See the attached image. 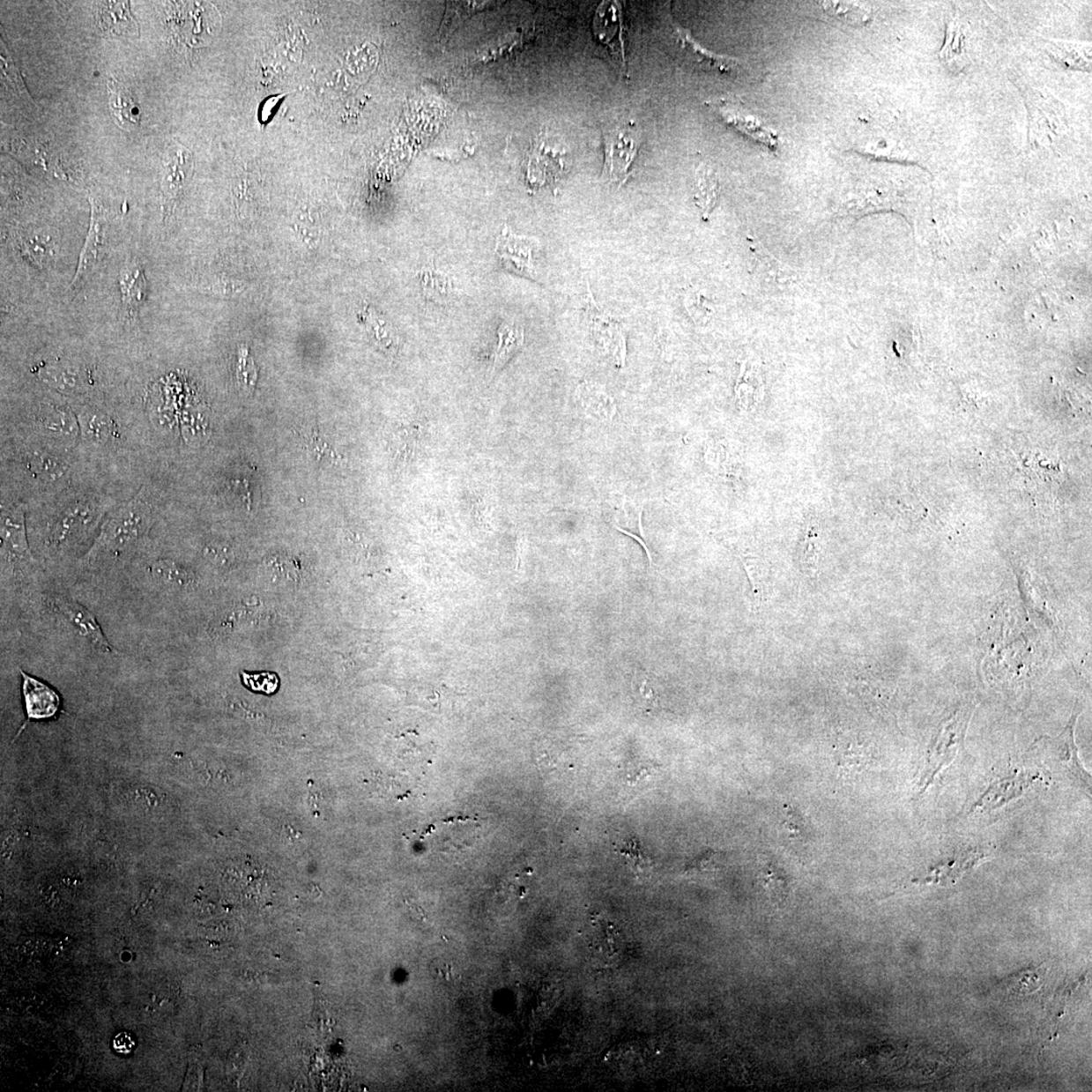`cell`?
<instances>
[{"mask_svg":"<svg viewBox=\"0 0 1092 1092\" xmlns=\"http://www.w3.org/2000/svg\"><path fill=\"white\" fill-rule=\"evenodd\" d=\"M108 501L93 493H75L48 509L44 544L50 551H74L92 538L107 512Z\"/></svg>","mask_w":1092,"mask_h":1092,"instance_id":"obj_1","label":"cell"},{"mask_svg":"<svg viewBox=\"0 0 1092 1092\" xmlns=\"http://www.w3.org/2000/svg\"><path fill=\"white\" fill-rule=\"evenodd\" d=\"M152 507L143 490L109 515L86 558L91 561L118 559L146 538L152 524Z\"/></svg>","mask_w":1092,"mask_h":1092,"instance_id":"obj_2","label":"cell"},{"mask_svg":"<svg viewBox=\"0 0 1092 1092\" xmlns=\"http://www.w3.org/2000/svg\"><path fill=\"white\" fill-rule=\"evenodd\" d=\"M974 709L973 704L961 706L939 726L926 754L925 765L917 784V798L928 790L937 776L949 766L962 750Z\"/></svg>","mask_w":1092,"mask_h":1092,"instance_id":"obj_3","label":"cell"},{"mask_svg":"<svg viewBox=\"0 0 1092 1092\" xmlns=\"http://www.w3.org/2000/svg\"><path fill=\"white\" fill-rule=\"evenodd\" d=\"M603 136L605 151L603 180L620 188L628 181L631 165L640 149V134L633 123H627L605 130Z\"/></svg>","mask_w":1092,"mask_h":1092,"instance_id":"obj_4","label":"cell"},{"mask_svg":"<svg viewBox=\"0 0 1092 1092\" xmlns=\"http://www.w3.org/2000/svg\"><path fill=\"white\" fill-rule=\"evenodd\" d=\"M92 203V219L84 247L80 252L78 265L75 271L70 287L68 297H75L85 286L93 274L99 270L105 257L108 243V223L104 209L93 198Z\"/></svg>","mask_w":1092,"mask_h":1092,"instance_id":"obj_5","label":"cell"},{"mask_svg":"<svg viewBox=\"0 0 1092 1092\" xmlns=\"http://www.w3.org/2000/svg\"><path fill=\"white\" fill-rule=\"evenodd\" d=\"M587 316L591 331L599 349L613 360L617 368L625 366L627 360V330L622 323L603 311L597 305L592 293L589 291Z\"/></svg>","mask_w":1092,"mask_h":1092,"instance_id":"obj_6","label":"cell"},{"mask_svg":"<svg viewBox=\"0 0 1092 1092\" xmlns=\"http://www.w3.org/2000/svg\"><path fill=\"white\" fill-rule=\"evenodd\" d=\"M3 564L23 569L33 561L27 542L25 510L22 504H3L2 507Z\"/></svg>","mask_w":1092,"mask_h":1092,"instance_id":"obj_7","label":"cell"},{"mask_svg":"<svg viewBox=\"0 0 1092 1092\" xmlns=\"http://www.w3.org/2000/svg\"><path fill=\"white\" fill-rule=\"evenodd\" d=\"M568 157L566 149L553 144L545 136L532 144L528 153L527 181L533 188L544 187L559 180L567 173Z\"/></svg>","mask_w":1092,"mask_h":1092,"instance_id":"obj_8","label":"cell"},{"mask_svg":"<svg viewBox=\"0 0 1092 1092\" xmlns=\"http://www.w3.org/2000/svg\"><path fill=\"white\" fill-rule=\"evenodd\" d=\"M121 315L123 324L135 330L148 297V281L141 261L130 256L120 271Z\"/></svg>","mask_w":1092,"mask_h":1092,"instance_id":"obj_9","label":"cell"},{"mask_svg":"<svg viewBox=\"0 0 1092 1092\" xmlns=\"http://www.w3.org/2000/svg\"><path fill=\"white\" fill-rule=\"evenodd\" d=\"M20 460L26 478L41 487H60L70 478V465L56 452L31 450Z\"/></svg>","mask_w":1092,"mask_h":1092,"instance_id":"obj_10","label":"cell"},{"mask_svg":"<svg viewBox=\"0 0 1092 1092\" xmlns=\"http://www.w3.org/2000/svg\"><path fill=\"white\" fill-rule=\"evenodd\" d=\"M1038 777L1031 773L1014 772L1001 776L987 787L971 808V813L991 812L1020 798Z\"/></svg>","mask_w":1092,"mask_h":1092,"instance_id":"obj_11","label":"cell"},{"mask_svg":"<svg viewBox=\"0 0 1092 1092\" xmlns=\"http://www.w3.org/2000/svg\"><path fill=\"white\" fill-rule=\"evenodd\" d=\"M52 601L54 608L73 625V628L78 630L81 636L85 637L89 643L100 651L106 652V654H115V650L108 642L91 611L78 602L65 598V597H54Z\"/></svg>","mask_w":1092,"mask_h":1092,"instance_id":"obj_12","label":"cell"},{"mask_svg":"<svg viewBox=\"0 0 1092 1092\" xmlns=\"http://www.w3.org/2000/svg\"><path fill=\"white\" fill-rule=\"evenodd\" d=\"M19 672L23 677V693L27 720L20 728L19 734L25 730L26 725L32 719L53 717L58 712L61 703L58 693L51 687L41 682L39 679L26 674L23 670Z\"/></svg>","mask_w":1092,"mask_h":1092,"instance_id":"obj_13","label":"cell"},{"mask_svg":"<svg viewBox=\"0 0 1092 1092\" xmlns=\"http://www.w3.org/2000/svg\"><path fill=\"white\" fill-rule=\"evenodd\" d=\"M539 250L537 240L516 236L510 232H504L498 241L500 256L512 270L525 277H535Z\"/></svg>","mask_w":1092,"mask_h":1092,"instance_id":"obj_14","label":"cell"},{"mask_svg":"<svg viewBox=\"0 0 1092 1092\" xmlns=\"http://www.w3.org/2000/svg\"><path fill=\"white\" fill-rule=\"evenodd\" d=\"M35 426L41 435L61 444L71 443L80 435L77 415L55 406L41 408L35 417Z\"/></svg>","mask_w":1092,"mask_h":1092,"instance_id":"obj_15","label":"cell"},{"mask_svg":"<svg viewBox=\"0 0 1092 1092\" xmlns=\"http://www.w3.org/2000/svg\"><path fill=\"white\" fill-rule=\"evenodd\" d=\"M1078 714L1070 718L1066 730L1057 738L1054 752L1056 759L1063 767L1064 772L1074 778L1090 793V776L1081 765L1075 744V724Z\"/></svg>","mask_w":1092,"mask_h":1092,"instance_id":"obj_16","label":"cell"},{"mask_svg":"<svg viewBox=\"0 0 1092 1092\" xmlns=\"http://www.w3.org/2000/svg\"><path fill=\"white\" fill-rule=\"evenodd\" d=\"M98 24L102 32L122 37L139 36V27L130 13L128 2H106L99 4Z\"/></svg>","mask_w":1092,"mask_h":1092,"instance_id":"obj_17","label":"cell"},{"mask_svg":"<svg viewBox=\"0 0 1092 1092\" xmlns=\"http://www.w3.org/2000/svg\"><path fill=\"white\" fill-rule=\"evenodd\" d=\"M108 88L109 108L120 127L130 129L140 126V108L129 89L114 78L108 79Z\"/></svg>","mask_w":1092,"mask_h":1092,"instance_id":"obj_18","label":"cell"},{"mask_svg":"<svg viewBox=\"0 0 1092 1092\" xmlns=\"http://www.w3.org/2000/svg\"><path fill=\"white\" fill-rule=\"evenodd\" d=\"M79 431L85 442L105 445L112 441L115 428L112 419L94 408H81L77 413Z\"/></svg>","mask_w":1092,"mask_h":1092,"instance_id":"obj_19","label":"cell"},{"mask_svg":"<svg viewBox=\"0 0 1092 1092\" xmlns=\"http://www.w3.org/2000/svg\"><path fill=\"white\" fill-rule=\"evenodd\" d=\"M821 528L819 524L810 521L802 534L799 547V562L802 572L808 578H815L819 572V565L822 549Z\"/></svg>","mask_w":1092,"mask_h":1092,"instance_id":"obj_20","label":"cell"},{"mask_svg":"<svg viewBox=\"0 0 1092 1092\" xmlns=\"http://www.w3.org/2000/svg\"><path fill=\"white\" fill-rule=\"evenodd\" d=\"M498 336L499 342L496 354H494L492 376L506 366V363L519 352L524 343V328L513 323H502L500 325Z\"/></svg>","mask_w":1092,"mask_h":1092,"instance_id":"obj_21","label":"cell"},{"mask_svg":"<svg viewBox=\"0 0 1092 1092\" xmlns=\"http://www.w3.org/2000/svg\"><path fill=\"white\" fill-rule=\"evenodd\" d=\"M40 379L53 389L64 393H78L84 390L85 380L77 369L61 364H50L40 369Z\"/></svg>","mask_w":1092,"mask_h":1092,"instance_id":"obj_22","label":"cell"},{"mask_svg":"<svg viewBox=\"0 0 1092 1092\" xmlns=\"http://www.w3.org/2000/svg\"><path fill=\"white\" fill-rule=\"evenodd\" d=\"M695 187L696 204L704 217L709 216L719 194V184L716 174L705 167H700L695 177Z\"/></svg>","mask_w":1092,"mask_h":1092,"instance_id":"obj_23","label":"cell"},{"mask_svg":"<svg viewBox=\"0 0 1092 1092\" xmlns=\"http://www.w3.org/2000/svg\"><path fill=\"white\" fill-rule=\"evenodd\" d=\"M721 115L724 116L727 123H732L738 128L741 132L751 136L752 138L764 143L769 147L777 146V138L773 135L770 130L766 129L753 116H746L736 111L721 107Z\"/></svg>","mask_w":1092,"mask_h":1092,"instance_id":"obj_24","label":"cell"},{"mask_svg":"<svg viewBox=\"0 0 1092 1092\" xmlns=\"http://www.w3.org/2000/svg\"><path fill=\"white\" fill-rule=\"evenodd\" d=\"M184 158V152H180L177 160H174V162L169 165V168L163 176L162 192L165 215L168 214L170 210L173 209L171 207L175 204L176 197L180 195L183 187L185 174H187L184 167L188 165Z\"/></svg>","mask_w":1092,"mask_h":1092,"instance_id":"obj_25","label":"cell"},{"mask_svg":"<svg viewBox=\"0 0 1092 1092\" xmlns=\"http://www.w3.org/2000/svg\"><path fill=\"white\" fill-rule=\"evenodd\" d=\"M151 573L158 583L171 588H187L194 583V576L182 566L170 560H161L151 567Z\"/></svg>","mask_w":1092,"mask_h":1092,"instance_id":"obj_26","label":"cell"},{"mask_svg":"<svg viewBox=\"0 0 1092 1092\" xmlns=\"http://www.w3.org/2000/svg\"><path fill=\"white\" fill-rule=\"evenodd\" d=\"M580 399L583 407L593 415L611 418L614 415L615 405L605 390L595 384H583L580 389Z\"/></svg>","mask_w":1092,"mask_h":1092,"instance_id":"obj_27","label":"cell"},{"mask_svg":"<svg viewBox=\"0 0 1092 1092\" xmlns=\"http://www.w3.org/2000/svg\"><path fill=\"white\" fill-rule=\"evenodd\" d=\"M964 43L965 36L962 26L957 19H953L947 26L946 46L940 53V56L951 68H961L965 65Z\"/></svg>","mask_w":1092,"mask_h":1092,"instance_id":"obj_28","label":"cell"},{"mask_svg":"<svg viewBox=\"0 0 1092 1092\" xmlns=\"http://www.w3.org/2000/svg\"><path fill=\"white\" fill-rule=\"evenodd\" d=\"M1048 47L1049 52L1064 64L1078 68H1088L1090 66V46L1073 45L1053 41Z\"/></svg>","mask_w":1092,"mask_h":1092,"instance_id":"obj_29","label":"cell"},{"mask_svg":"<svg viewBox=\"0 0 1092 1092\" xmlns=\"http://www.w3.org/2000/svg\"><path fill=\"white\" fill-rule=\"evenodd\" d=\"M615 849L630 863L631 868L643 872L650 868V860L643 850L640 842L634 836H623L614 842Z\"/></svg>","mask_w":1092,"mask_h":1092,"instance_id":"obj_30","label":"cell"},{"mask_svg":"<svg viewBox=\"0 0 1092 1092\" xmlns=\"http://www.w3.org/2000/svg\"><path fill=\"white\" fill-rule=\"evenodd\" d=\"M421 283L426 298L437 301V303H445L449 300L451 285L441 272L423 271Z\"/></svg>","mask_w":1092,"mask_h":1092,"instance_id":"obj_31","label":"cell"},{"mask_svg":"<svg viewBox=\"0 0 1092 1092\" xmlns=\"http://www.w3.org/2000/svg\"><path fill=\"white\" fill-rule=\"evenodd\" d=\"M761 882L771 895L773 901L783 903L787 897L788 880L783 872L772 863L765 865L761 869Z\"/></svg>","mask_w":1092,"mask_h":1092,"instance_id":"obj_32","label":"cell"},{"mask_svg":"<svg viewBox=\"0 0 1092 1092\" xmlns=\"http://www.w3.org/2000/svg\"><path fill=\"white\" fill-rule=\"evenodd\" d=\"M303 437L306 449L315 458L316 462L321 463V460L327 458L331 460L332 463H336L341 459V456L334 449L333 444L326 441L325 436H323L319 430L313 429Z\"/></svg>","mask_w":1092,"mask_h":1092,"instance_id":"obj_33","label":"cell"},{"mask_svg":"<svg viewBox=\"0 0 1092 1092\" xmlns=\"http://www.w3.org/2000/svg\"><path fill=\"white\" fill-rule=\"evenodd\" d=\"M677 33L678 38L681 40L684 49L692 52L693 56L697 57L700 62H707V63L714 68H717V70L721 72L730 71L732 68L736 65V63L730 59L717 56V55H712L709 52L703 50L702 48L698 47L697 44H695V42H694V41L690 38L689 33L680 29H677Z\"/></svg>","mask_w":1092,"mask_h":1092,"instance_id":"obj_34","label":"cell"},{"mask_svg":"<svg viewBox=\"0 0 1092 1092\" xmlns=\"http://www.w3.org/2000/svg\"><path fill=\"white\" fill-rule=\"evenodd\" d=\"M783 828L790 841L806 843L808 840V829L805 819L799 810L791 806H785L783 810Z\"/></svg>","mask_w":1092,"mask_h":1092,"instance_id":"obj_35","label":"cell"},{"mask_svg":"<svg viewBox=\"0 0 1092 1092\" xmlns=\"http://www.w3.org/2000/svg\"><path fill=\"white\" fill-rule=\"evenodd\" d=\"M655 679L647 672H637L633 681V689L637 702L645 709H654L657 705Z\"/></svg>","mask_w":1092,"mask_h":1092,"instance_id":"obj_36","label":"cell"},{"mask_svg":"<svg viewBox=\"0 0 1092 1092\" xmlns=\"http://www.w3.org/2000/svg\"><path fill=\"white\" fill-rule=\"evenodd\" d=\"M616 933L617 932L614 929V926H608L605 924L601 923V919L598 918V925H597V930L593 938L594 949L596 950L595 952L597 955L607 958H613L616 956Z\"/></svg>","mask_w":1092,"mask_h":1092,"instance_id":"obj_37","label":"cell"},{"mask_svg":"<svg viewBox=\"0 0 1092 1092\" xmlns=\"http://www.w3.org/2000/svg\"><path fill=\"white\" fill-rule=\"evenodd\" d=\"M241 677L244 685L254 692L271 695L279 689V679L276 672H256V674H250V672H242Z\"/></svg>","mask_w":1092,"mask_h":1092,"instance_id":"obj_38","label":"cell"},{"mask_svg":"<svg viewBox=\"0 0 1092 1092\" xmlns=\"http://www.w3.org/2000/svg\"><path fill=\"white\" fill-rule=\"evenodd\" d=\"M823 8L828 15L843 20L844 23L856 24L866 20V11L861 6L849 3H823Z\"/></svg>","mask_w":1092,"mask_h":1092,"instance_id":"obj_39","label":"cell"},{"mask_svg":"<svg viewBox=\"0 0 1092 1092\" xmlns=\"http://www.w3.org/2000/svg\"><path fill=\"white\" fill-rule=\"evenodd\" d=\"M717 853L714 851H706L705 853L699 855L697 858L686 867L688 873H702V872L711 871L716 867Z\"/></svg>","mask_w":1092,"mask_h":1092,"instance_id":"obj_40","label":"cell"},{"mask_svg":"<svg viewBox=\"0 0 1092 1092\" xmlns=\"http://www.w3.org/2000/svg\"><path fill=\"white\" fill-rule=\"evenodd\" d=\"M204 553L212 564L219 566L226 565L233 555L229 547L222 544H217V542H212L211 545L205 547Z\"/></svg>","mask_w":1092,"mask_h":1092,"instance_id":"obj_41","label":"cell"},{"mask_svg":"<svg viewBox=\"0 0 1092 1092\" xmlns=\"http://www.w3.org/2000/svg\"><path fill=\"white\" fill-rule=\"evenodd\" d=\"M136 1045L133 1036L128 1032H122L115 1036L113 1043L114 1049L116 1052L123 1055H128L134 1050Z\"/></svg>","mask_w":1092,"mask_h":1092,"instance_id":"obj_42","label":"cell"}]
</instances>
